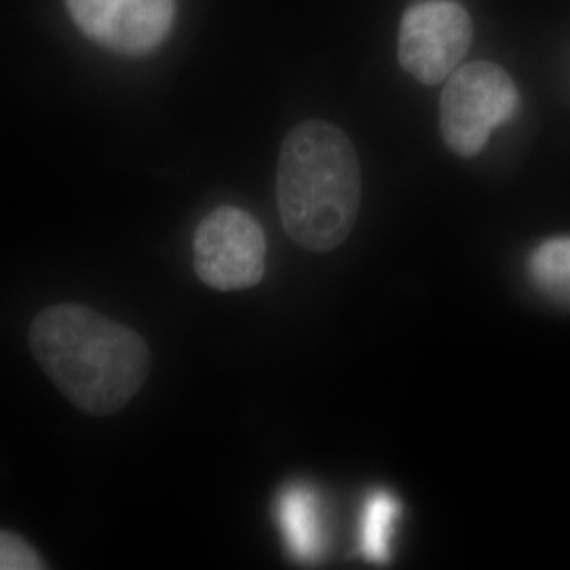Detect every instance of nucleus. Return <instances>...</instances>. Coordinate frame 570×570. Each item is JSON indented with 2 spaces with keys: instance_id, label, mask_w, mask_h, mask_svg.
Segmentation results:
<instances>
[{
  "instance_id": "nucleus-1",
  "label": "nucleus",
  "mask_w": 570,
  "mask_h": 570,
  "mask_svg": "<svg viewBox=\"0 0 570 570\" xmlns=\"http://www.w3.org/2000/svg\"><path fill=\"white\" fill-rule=\"evenodd\" d=\"M30 351L63 397L91 416L127 406L150 372V351L136 330L77 303L42 308Z\"/></svg>"
},
{
  "instance_id": "nucleus-9",
  "label": "nucleus",
  "mask_w": 570,
  "mask_h": 570,
  "mask_svg": "<svg viewBox=\"0 0 570 570\" xmlns=\"http://www.w3.org/2000/svg\"><path fill=\"white\" fill-rule=\"evenodd\" d=\"M400 515V503L389 492H372L364 503L360 527V551L370 562H387L393 524Z\"/></svg>"
},
{
  "instance_id": "nucleus-6",
  "label": "nucleus",
  "mask_w": 570,
  "mask_h": 570,
  "mask_svg": "<svg viewBox=\"0 0 570 570\" xmlns=\"http://www.w3.org/2000/svg\"><path fill=\"white\" fill-rule=\"evenodd\" d=\"M82 35L119 56H148L164 45L176 0H66Z\"/></svg>"
},
{
  "instance_id": "nucleus-10",
  "label": "nucleus",
  "mask_w": 570,
  "mask_h": 570,
  "mask_svg": "<svg viewBox=\"0 0 570 570\" xmlns=\"http://www.w3.org/2000/svg\"><path fill=\"white\" fill-rule=\"evenodd\" d=\"M47 569L37 550L11 530H0V570Z\"/></svg>"
},
{
  "instance_id": "nucleus-2",
  "label": "nucleus",
  "mask_w": 570,
  "mask_h": 570,
  "mask_svg": "<svg viewBox=\"0 0 570 570\" xmlns=\"http://www.w3.org/2000/svg\"><path fill=\"white\" fill-rule=\"evenodd\" d=\"M360 199V161L345 131L327 121L296 125L277 165L279 216L292 242L315 254L345 244Z\"/></svg>"
},
{
  "instance_id": "nucleus-7",
  "label": "nucleus",
  "mask_w": 570,
  "mask_h": 570,
  "mask_svg": "<svg viewBox=\"0 0 570 570\" xmlns=\"http://www.w3.org/2000/svg\"><path fill=\"white\" fill-rule=\"evenodd\" d=\"M277 518L292 556L315 562L324 550V524L315 492L303 484L285 489L277 501Z\"/></svg>"
},
{
  "instance_id": "nucleus-5",
  "label": "nucleus",
  "mask_w": 570,
  "mask_h": 570,
  "mask_svg": "<svg viewBox=\"0 0 570 570\" xmlns=\"http://www.w3.org/2000/svg\"><path fill=\"white\" fill-rule=\"evenodd\" d=\"M473 41L468 9L454 0H419L400 23L397 58L410 77L440 85L459 68Z\"/></svg>"
},
{
  "instance_id": "nucleus-3",
  "label": "nucleus",
  "mask_w": 570,
  "mask_h": 570,
  "mask_svg": "<svg viewBox=\"0 0 570 570\" xmlns=\"http://www.w3.org/2000/svg\"><path fill=\"white\" fill-rule=\"evenodd\" d=\"M520 106L518 87L492 61H471L456 68L440 98V131L456 157L482 153L497 127L513 119Z\"/></svg>"
},
{
  "instance_id": "nucleus-4",
  "label": "nucleus",
  "mask_w": 570,
  "mask_h": 570,
  "mask_svg": "<svg viewBox=\"0 0 570 570\" xmlns=\"http://www.w3.org/2000/svg\"><path fill=\"white\" fill-rule=\"evenodd\" d=\"M193 247L195 271L214 289L239 292L261 284L265 277V230L245 209L216 207L197 226Z\"/></svg>"
},
{
  "instance_id": "nucleus-8",
  "label": "nucleus",
  "mask_w": 570,
  "mask_h": 570,
  "mask_svg": "<svg viewBox=\"0 0 570 570\" xmlns=\"http://www.w3.org/2000/svg\"><path fill=\"white\" fill-rule=\"evenodd\" d=\"M529 277L553 305L570 308V237H551L537 245L529 258Z\"/></svg>"
}]
</instances>
